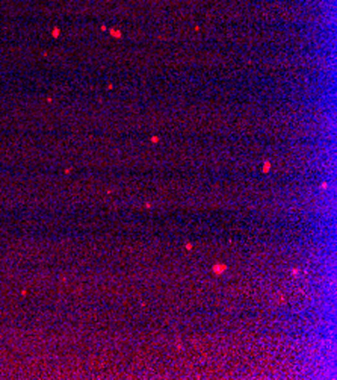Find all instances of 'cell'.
<instances>
[{
    "instance_id": "cell-1",
    "label": "cell",
    "mask_w": 337,
    "mask_h": 380,
    "mask_svg": "<svg viewBox=\"0 0 337 380\" xmlns=\"http://www.w3.org/2000/svg\"><path fill=\"white\" fill-rule=\"evenodd\" d=\"M215 270H216V271H222V270H224V266H215Z\"/></svg>"
}]
</instances>
